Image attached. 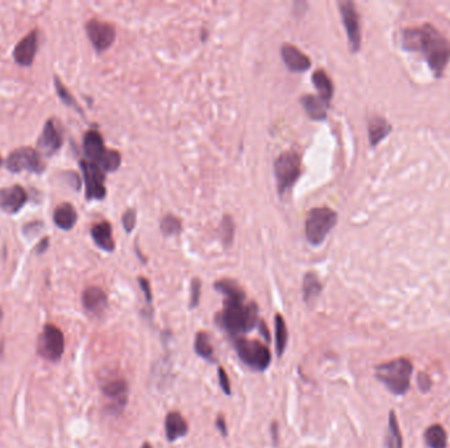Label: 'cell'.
Wrapping results in <instances>:
<instances>
[{
    "instance_id": "36",
    "label": "cell",
    "mask_w": 450,
    "mask_h": 448,
    "mask_svg": "<svg viewBox=\"0 0 450 448\" xmlns=\"http://www.w3.org/2000/svg\"><path fill=\"white\" fill-rule=\"evenodd\" d=\"M200 293H202L200 279H192L191 289H190V309H194L198 306L199 301H200Z\"/></svg>"
},
{
    "instance_id": "14",
    "label": "cell",
    "mask_w": 450,
    "mask_h": 448,
    "mask_svg": "<svg viewBox=\"0 0 450 448\" xmlns=\"http://www.w3.org/2000/svg\"><path fill=\"white\" fill-rule=\"evenodd\" d=\"M280 57L290 72H306L311 67V58L297 46L285 44L280 47Z\"/></svg>"
},
{
    "instance_id": "34",
    "label": "cell",
    "mask_w": 450,
    "mask_h": 448,
    "mask_svg": "<svg viewBox=\"0 0 450 448\" xmlns=\"http://www.w3.org/2000/svg\"><path fill=\"white\" fill-rule=\"evenodd\" d=\"M55 89H57V92H58V96H60V99L62 100L65 104H67L69 107L75 108L78 112H81V108L78 106V103L75 101V99L72 98V95H70V92L66 90V87L63 86L62 83L60 82V79L55 77Z\"/></svg>"
},
{
    "instance_id": "20",
    "label": "cell",
    "mask_w": 450,
    "mask_h": 448,
    "mask_svg": "<svg viewBox=\"0 0 450 448\" xmlns=\"http://www.w3.org/2000/svg\"><path fill=\"white\" fill-rule=\"evenodd\" d=\"M165 432L169 442H175L189 432L187 421L180 412H170L165 420Z\"/></svg>"
},
{
    "instance_id": "26",
    "label": "cell",
    "mask_w": 450,
    "mask_h": 448,
    "mask_svg": "<svg viewBox=\"0 0 450 448\" xmlns=\"http://www.w3.org/2000/svg\"><path fill=\"white\" fill-rule=\"evenodd\" d=\"M424 440L429 448H446L448 434L441 425H432L424 432Z\"/></svg>"
},
{
    "instance_id": "18",
    "label": "cell",
    "mask_w": 450,
    "mask_h": 448,
    "mask_svg": "<svg viewBox=\"0 0 450 448\" xmlns=\"http://www.w3.org/2000/svg\"><path fill=\"white\" fill-rule=\"evenodd\" d=\"M83 150L87 157V161L98 163L103 154L106 152L104 140L98 130H89L83 137Z\"/></svg>"
},
{
    "instance_id": "12",
    "label": "cell",
    "mask_w": 450,
    "mask_h": 448,
    "mask_svg": "<svg viewBox=\"0 0 450 448\" xmlns=\"http://www.w3.org/2000/svg\"><path fill=\"white\" fill-rule=\"evenodd\" d=\"M101 392L111 401V408L115 412H121L128 403L129 386L123 377L109 379L101 384Z\"/></svg>"
},
{
    "instance_id": "29",
    "label": "cell",
    "mask_w": 450,
    "mask_h": 448,
    "mask_svg": "<svg viewBox=\"0 0 450 448\" xmlns=\"http://www.w3.org/2000/svg\"><path fill=\"white\" fill-rule=\"evenodd\" d=\"M275 351L277 355L282 357L287 346L288 332L286 321L282 314H275Z\"/></svg>"
},
{
    "instance_id": "23",
    "label": "cell",
    "mask_w": 450,
    "mask_h": 448,
    "mask_svg": "<svg viewBox=\"0 0 450 448\" xmlns=\"http://www.w3.org/2000/svg\"><path fill=\"white\" fill-rule=\"evenodd\" d=\"M214 288L225 297V301H245L246 293L240 284L231 279H221L214 284Z\"/></svg>"
},
{
    "instance_id": "13",
    "label": "cell",
    "mask_w": 450,
    "mask_h": 448,
    "mask_svg": "<svg viewBox=\"0 0 450 448\" xmlns=\"http://www.w3.org/2000/svg\"><path fill=\"white\" fill-rule=\"evenodd\" d=\"M63 138L61 130L55 125L53 118L48 120L44 130L37 141V152L41 157H52L62 146Z\"/></svg>"
},
{
    "instance_id": "39",
    "label": "cell",
    "mask_w": 450,
    "mask_h": 448,
    "mask_svg": "<svg viewBox=\"0 0 450 448\" xmlns=\"http://www.w3.org/2000/svg\"><path fill=\"white\" fill-rule=\"evenodd\" d=\"M417 383H419V388L423 391V392H428L431 389L432 386V381H431V377L425 374H420L417 377Z\"/></svg>"
},
{
    "instance_id": "37",
    "label": "cell",
    "mask_w": 450,
    "mask_h": 448,
    "mask_svg": "<svg viewBox=\"0 0 450 448\" xmlns=\"http://www.w3.org/2000/svg\"><path fill=\"white\" fill-rule=\"evenodd\" d=\"M137 281H138L140 288H141V291H143V293H144L146 303L149 305L152 304V303H153V293H152V287H150L149 280L144 278V276H140V278H137Z\"/></svg>"
},
{
    "instance_id": "7",
    "label": "cell",
    "mask_w": 450,
    "mask_h": 448,
    "mask_svg": "<svg viewBox=\"0 0 450 448\" xmlns=\"http://www.w3.org/2000/svg\"><path fill=\"white\" fill-rule=\"evenodd\" d=\"M65 351V337L60 327L53 323H46L38 337L37 352L48 362H58Z\"/></svg>"
},
{
    "instance_id": "33",
    "label": "cell",
    "mask_w": 450,
    "mask_h": 448,
    "mask_svg": "<svg viewBox=\"0 0 450 448\" xmlns=\"http://www.w3.org/2000/svg\"><path fill=\"white\" fill-rule=\"evenodd\" d=\"M234 232H236V225H234V218L229 215H225L221 220L220 228H219V235H220V240L225 247L232 246Z\"/></svg>"
},
{
    "instance_id": "44",
    "label": "cell",
    "mask_w": 450,
    "mask_h": 448,
    "mask_svg": "<svg viewBox=\"0 0 450 448\" xmlns=\"http://www.w3.org/2000/svg\"><path fill=\"white\" fill-rule=\"evenodd\" d=\"M1 318H3V310H1V308H0V321H1Z\"/></svg>"
},
{
    "instance_id": "5",
    "label": "cell",
    "mask_w": 450,
    "mask_h": 448,
    "mask_svg": "<svg viewBox=\"0 0 450 448\" xmlns=\"http://www.w3.org/2000/svg\"><path fill=\"white\" fill-rule=\"evenodd\" d=\"M337 224V213L331 208H314L306 218V240L312 246H320Z\"/></svg>"
},
{
    "instance_id": "35",
    "label": "cell",
    "mask_w": 450,
    "mask_h": 448,
    "mask_svg": "<svg viewBox=\"0 0 450 448\" xmlns=\"http://www.w3.org/2000/svg\"><path fill=\"white\" fill-rule=\"evenodd\" d=\"M121 224L126 233H132L135 230L136 224H137V213L135 209H126V212L121 215Z\"/></svg>"
},
{
    "instance_id": "2",
    "label": "cell",
    "mask_w": 450,
    "mask_h": 448,
    "mask_svg": "<svg viewBox=\"0 0 450 448\" xmlns=\"http://www.w3.org/2000/svg\"><path fill=\"white\" fill-rule=\"evenodd\" d=\"M219 326L234 338L241 334L252 332L260 325L258 306L245 301H224V308L216 315Z\"/></svg>"
},
{
    "instance_id": "38",
    "label": "cell",
    "mask_w": 450,
    "mask_h": 448,
    "mask_svg": "<svg viewBox=\"0 0 450 448\" xmlns=\"http://www.w3.org/2000/svg\"><path fill=\"white\" fill-rule=\"evenodd\" d=\"M217 374H219V383H220V386H221L223 392H224L226 396H231V393H232V389H231V381H229V377L226 375L224 368L219 367V369H217Z\"/></svg>"
},
{
    "instance_id": "42",
    "label": "cell",
    "mask_w": 450,
    "mask_h": 448,
    "mask_svg": "<svg viewBox=\"0 0 450 448\" xmlns=\"http://www.w3.org/2000/svg\"><path fill=\"white\" fill-rule=\"evenodd\" d=\"M277 430H278L277 423H273V426H271V432H273V438H274L275 442H277V438H278V432H277Z\"/></svg>"
},
{
    "instance_id": "43",
    "label": "cell",
    "mask_w": 450,
    "mask_h": 448,
    "mask_svg": "<svg viewBox=\"0 0 450 448\" xmlns=\"http://www.w3.org/2000/svg\"><path fill=\"white\" fill-rule=\"evenodd\" d=\"M141 448H153V446H152V444H149V443H144V444L141 446Z\"/></svg>"
},
{
    "instance_id": "17",
    "label": "cell",
    "mask_w": 450,
    "mask_h": 448,
    "mask_svg": "<svg viewBox=\"0 0 450 448\" xmlns=\"http://www.w3.org/2000/svg\"><path fill=\"white\" fill-rule=\"evenodd\" d=\"M82 304L87 313L100 315L109 308V297L100 287H89L82 295Z\"/></svg>"
},
{
    "instance_id": "24",
    "label": "cell",
    "mask_w": 450,
    "mask_h": 448,
    "mask_svg": "<svg viewBox=\"0 0 450 448\" xmlns=\"http://www.w3.org/2000/svg\"><path fill=\"white\" fill-rule=\"evenodd\" d=\"M55 224L62 229V230H70L72 229L77 221H78V215L75 208L69 204V203H63L61 206H57L55 211Z\"/></svg>"
},
{
    "instance_id": "9",
    "label": "cell",
    "mask_w": 450,
    "mask_h": 448,
    "mask_svg": "<svg viewBox=\"0 0 450 448\" xmlns=\"http://www.w3.org/2000/svg\"><path fill=\"white\" fill-rule=\"evenodd\" d=\"M7 169L11 172L29 171L35 174H41L45 170V164L43 163V157L36 149L20 147L9 154L7 158Z\"/></svg>"
},
{
    "instance_id": "15",
    "label": "cell",
    "mask_w": 450,
    "mask_h": 448,
    "mask_svg": "<svg viewBox=\"0 0 450 448\" xmlns=\"http://www.w3.org/2000/svg\"><path fill=\"white\" fill-rule=\"evenodd\" d=\"M27 200V192L20 186L0 189V209L7 213H18L26 206Z\"/></svg>"
},
{
    "instance_id": "22",
    "label": "cell",
    "mask_w": 450,
    "mask_h": 448,
    "mask_svg": "<svg viewBox=\"0 0 450 448\" xmlns=\"http://www.w3.org/2000/svg\"><path fill=\"white\" fill-rule=\"evenodd\" d=\"M312 83L319 94V98L325 101L328 106L334 98V83L328 74L323 69H319L312 74Z\"/></svg>"
},
{
    "instance_id": "11",
    "label": "cell",
    "mask_w": 450,
    "mask_h": 448,
    "mask_svg": "<svg viewBox=\"0 0 450 448\" xmlns=\"http://www.w3.org/2000/svg\"><path fill=\"white\" fill-rule=\"evenodd\" d=\"M86 32L90 38L91 44L97 52H106L114 45L116 38V30L112 24L92 18L86 24Z\"/></svg>"
},
{
    "instance_id": "31",
    "label": "cell",
    "mask_w": 450,
    "mask_h": 448,
    "mask_svg": "<svg viewBox=\"0 0 450 448\" xmlns=\"http://www.w3.org/2000/svg\"><path fill=\"white\" fill-rule=\"evenodd\" d=\"M160 229L165 237H174L182 233L183 225L177 215H163L160 223Z\"/></svg>"
},
{
    "instance_id": "28",
    "label": "cell",
    "mask_w": 450,
    "mask_h": 448,
    "mask_svg": "<svg viewBox=\"0 0 450 448\" xmlns=\"http://www.w3.org/2000/svg\"><path fill=\"white\" fill-rule=\"evenodd\" d=\"M194 347H195V352L198 354L200 358L206 359L209 362H214V346H212V342H211V337L209 334L206 332H199L195 335V343H194Z\"/></svg>"
},
{
    "instance_id": "27",
    "label": "cell",
    "mask_w": 450,
    "mask_h": 448,
    "mask_svg": "<svg viewBox=\"0 0 450 448\" xmlns=\"http://www.w3.org/2000/svg\"><path fill=\"white\" fill-rule=\"evenodd\" d=\"M391 132V126L382 117H373L369 121V138L371 146L379 144Z\"/></svg>"
},
{
    "instance_id": "21",
    "label": "cell",
    "mask_w": 450,
    "mask_h": 448,
    "mask_svg": "<svg viewBox=\"0 0 450 448\" xmlns=\"http://www.w3.org/2000/svg\"><path fill=\"white\" fill-rule=\"evenodd\" d=\"M302 107L306 111L307 116L314 121H324L328 115L329 106L315 95H304L300 98Z\"/></svg>"
},
{
    "instance_id": "41",
    "label": "cell",
    "mask_w": 450,
    "mask_h": 448,
    "mask_svg": "<svg viewBox=\"0 0 450 448\" xmlns=\"http://www.w3.org/2000/svg\"><path fill=\"white\" fill-rule=\"evenodd\" d=\"M258 326H260V329H261V334L262 335H263V338H265V341L266 342L270 341V334H269V329L266 327V325L262 323V321H260V325H258Z\"/></svg>"
},
{
    "instance_id": "4",
    "label": "cell",
    "mask_w": 450,
    "mask_h": 448,
    "mask_svg": "<svg viewBox=\"0 0 450 448\" xmlns=\"http://www.w3.org/2000/svg\"><path fill=\"white\" fill-rule=\"evenodd\" d=\"M302 174V158L295 150L282 152L274 161V175L280 198L292 189Z\"/></svg>"
},
{
    "instance_id": "10",
    "label": "cell",
    "mask_w": 450,
    "mask_h": 448,
    "mask_svg": "<svg viewBox=\"0 0 450 448\" xmlns=\"http://www.w3.org/2000/svg\"><path fill=\"white\" fill-rule=\"evenodd\" d=\"M339 9L341 13L342 23L348 35L351 53H358L361 49L360 15L354 3L349 0L339 1Z\"/></svg>"
},
{
    "instance_id": "19",
    "label": "cell",
    "mask_w": 450,
    "mask_h": 448,
    "mask_svg": "<svg viewBox=\"0 0 450 448\" xmlns=\"http://www.w3.org/2000/svg\"><path fill=\"white\" fill-rule=\"evenodd\" d=\"M91 237L95 245L101 250L112 252L116 249L114 234H112V225L107 221H101L94 225L91 228Z\"/></svg>"
},
{
    "instance_id": "40",
    "label": "cell",
    "mask_w": 450,
    "mask_h": 448,
    "mask_svg": "<svg viewBox=\"0 0 450 448\" xmlns=\"http://www.w3.org/2000/svg\"><path fill=\"white\" fill-rule=\"evenodd\" d=\"M215 425H216L217 430L220 431V434L226 438L228 437V429H226V422H225V418L220 414V415H217L216 422H215Z\"/></svg>"
},
{
    "instance_id": "3",
    "label": "cell",
    "mask_w": 450,
    "mask_h": 448,
    "mask_svg": "<svg viewBox=\"0 0 450 448\" xmlns=\"http://www.w3.org/2000/svg\"><path fill=\"white\" fill-rule=\"evenodd\" d=\"M412 363L405 358H397L375 367V376L394 395H405L410 389Z\"/></svg>"
},
{
    "instance_id": "6",
    "label": "cell",
    "mask_w": 450,
    "mask_h": 448,
    "mask_svg": "<svg viewBox=\"0 0 450 448\" xmlns=\"http://www.w3.org/2000/svg\"><path fill=\"white\" fill-rule=\"evenodd\" d=\"M234 349L243 364L253 371L263 372L270 366V349L261 342L237 337L234 338Z\"/></svg>"
},
{
    "instance_id": "8",
    "label": "cell",
    "mask_w": 450,
    "mask_h": 448,
    "mask_svg": "<svg viewBox=\"0 0 450 448\" xmlns=\"http://www.w3.org/2000/svg\"><path fill=\"white\" fill-rule=\"evenodd\" d=\"M87 200H103L107 196L106 189V172L94 162L83 159L79 162Z\"/></svg>"
},
{
    "instance_id": "32",
    "label": "cell",
    "mask_w": 450,
    "mask_h": 448,
    "mask_svg": "<svg viewBox=\"0 0 450 448\" xmlns=\"http://www.w3.org/2000/svg\"><path fill=\"white\" fill-rule=\"evenodd\" d=\"M97 164L104 172H115V171L119 170V167L121 164V155L116 150L107 149Z\"/></svg>"
},
{
    "instance_id": "45",
    "label": "cell",
    "mask_w": 450,
    "mask_h": 448,
    "mask_svg": "<svg viewBox=\"0 0 450 448\" xmlns=\"http://www.w3.org/2000/svg\"><path fill=\"white\" fill-rule=\"evenodd\" d=\"M1 164H3V159H1V157H0V167H1Z\"/></svg>"
},
{
    "instance_id": "30",
    "label": "cell",
    "mask_w": 450,
    "mask_h": 448,
    "mask_svg": "<svg viewBox=\"0 0 450 448\" xmlns=\"http://www.w3.org/2000/svg\"><path fill=\"white\" fill-rule=\"evenodd\" d=\"M385 444L388 448H403V438L402 432L397 425L395 413H390V420H388V431L386 435Z\"/></svg>"
},
{
    "instance_id": "16",
    "label": "cell",
    "mask_w": 450,
    "mask_h": 448,
    "mask_svg": "<svg viewBox=\"0 0 450 448\" xmlns=\"http://www.w3.org/2000/svg\"><path fill=\"white\" fill-rule=\"evenodd\" d=\"M37 47H38V35H37V30H32L21 41H18V45L13 50V58L16 63L20 66H31L35 61Z\"/></svg>"
},
{
    "instance_id": "1",
    "label": "cell",
    "mask_w": 450,
    "mask_h": 448,
    "mask_svg": "<svg viewBox=\"0 0 450 448\" xmlns=\"http://www.w3.org/2000/svg\"><path fill=\"white\" fill-rule=\"evenodd\" d=\"M402 41L407 50L422 54L437 77L442 75L449 62L450 44L436 28L431 24L407 28Z\"/></svg>"
},
{
    "instance_id": "25",
    "label": "cell",
    "mask_w": 450,
    "mask_h": 448,
    "mask_svg": "<svg viewBox=\"0 0 450 448\" xmlns=\"http://www.w3.org/2000/svg\"><path fill=\"white\" fill-rule=\"evenodd\" d=\"M323 291V286L319 276L315 272H307L303 279V298L304 303L308 305H312L317 300V297L320 296Z\"/></svg>"
}]
</instances>
